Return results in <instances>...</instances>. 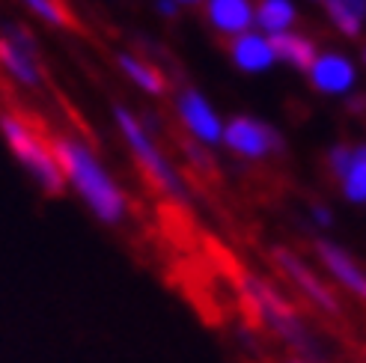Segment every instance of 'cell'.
Segmentation results:
<instances>
[{"label":"cell","mask_w":366,"mask_h":363,"mask_svg":"<svg viewBox=\"0 0 366 363\" xmlns=\"http://www.w3.org/2000/svg\"><path fill=\"white\" fill-rule=\"evenodd\" d=\"M54 155L60 161V170L66 179V188H71L81 203L93 212L107 227H119L132 214V199L114 179V173L104 167V161L89 143L78 134H54L51 137Z\"/></svg>","instance_id":"1"},{"label":"cell","mask_w":366,"mask_h":363,"mask_svg":"<svg viewBox=\"0 0 366 363\" xmlns=\"http://www.w3.org/2000/svg\"><path fill=\"white\" fill-rule=\"evenodd\" d=\"M242 298L247 304L250 316L256 319L262 331H268L274 339H280L283 346L292 352V357H304V360H316L322 363L325 352L319 346V337L310 331V324L304 316L292 307V301L280 292L277 286H271L259 274H242Z\"/></svg>","instance_id":"2"},{"label":"cell","mask_w":366,"mask_h":363,"mask_svg":"<svg viewBox=\"0 0 366 363\" xmlns=\"http://www.w3.org/2000/svg\"><path fill=\"white\" fill-rule=\"evenodd\" d=\"M114 122H117L122 140H125L128 152L134 155L137 167L143 170L146 179L152 182V188L161 197H167L170 203L188 206L191 197H188L185 179H182V173H179V167L173 164V161L161 152V146L155 143V137L149 131V125H146L128 104H114Z\"/></svg>","instance_id":"3"},{"label":"cell","mask_w":366,"mask_h":363,"mask_svg":"<svg viewBox=\"0 0 366 363\" xmlns=\"http://www.w3.org/2000/svg\"><path fill=\"white\" fill-rule=\"evenodd\" d=\"M0 137L9 146L12 158L24 167V173L42 188V194L60 197L66 191V179L51 140L30 119L15 111H0Z\"/></svg>","instance_id":"4"},{"label":"cell","mask_w":366,"mask_h":363,"mask_svg":"<svg viewBox=\"0 0 366 363\" xmlns=\"http://www.w3.org/2000/svg\"><path fill=\"white\" fill-rule=\"evenodd\" d=\"M271 259H274V265H277V271L286 277V283L295 289V292L313 307L316 313H322V316H331V319H337L340 313H342V301H340V295H337V289L327 283L319 271L310 265L301 253H295V250H289V247H274L271 250Z\"/></svg>","instance_id":"5"},{"label":"cell","mask_w":366,"mask_h":363,"mask_svg":"<svg viewBox=\"0 0 366 363\" xmlns=\"http://www.w3.org/2000/svg\"><path fill=\"white\" fill-rule=\"evenodd\" d=\"M173 107H176V119L182 125V131L191 137V143H197V146H203V149L221 146L227 119L217 114V107L199 93V89H194V86L179 89Z\"/></svg>","instance_id":"6"},{"label":"cell","mask_w":366,"mask_h":363,"mask_svg":"<svg viewBox=\"0 0 366 363\" xmlns=\"http://www.w3.org/2000/svg\"><path fill=\"white\" fill-rule=\"evenodd\" d=\"M0 69H4V75L9 81H15L24 89H42L45 84L33 36L15 24L0 30Z\"/></svg>","instance_id":"7"},{"label":"cell","mask_w":366,"mask_h":363,"mask_svg":"<svg viewBox=\"0 0 366 363\" xmlns=\"http://www.w3.org/2000/svg\"><path fill=\"white\" fill-rule=\"evenodd\" d=\"M221 146L244 161H265L274 152L283 149V140L274 125L256 119V116H247V114H239V116L227 119Z\"/></svg>","instance_id":"8"},{"label":"cell","mask_w":366,"mask_h":363,"mask_svg":"<svg viewBox=\"0 0 366 363\" xmlns=\"http://www.w3.org/2000/svg\"><path fill=\"white\" fill-rule=\"evenodd\" d=\"M313 250H316V259L327 274V280H331L337 289H342L345 295H352L355 301L366 304V268L352 257V253L331 239H319L313 244Z\"/></svg>","instance_id":"9"},{"label":"cell","mask_w":366,"mask_h":363,"mask_svg":"<svg viewBox=\"0 0 366 363\" xmlns=\"http://www.w3.org/2000/svg\"><path fill=\"white\" fill-rule=\"evenodd\" d=\"M307 81L316 93L327 99H342L357 86V66L342 51H319L313 66L307 69Z\"/></svg>","instance_id":"10"},{"label":"cell","mask_w":366,"mask_h":363,"mask_svg":"<svg viewBox=\"0 0 366 363\" xmlns=\"http://www.w3.org/2000/svg\"><path fill=\"white\" fill-rule=\"evenodd\" d=\"M229 60L232 66L244 71V75H265L277 66V54H274V45H271V36L259 33V30H247L242 36L229 39Z\"/></svg>","instance_id":"11"},{"label":"cell","mask_w":366,"mask_h":363,"mask_svg":"<svg viewBox=\"0 0 366 363\" xmlns=\"http://www.w3.org/2000/svg\"><path fill=\"white\" fill-rule=\"evenodd\" d=\"M206 21L214 33L235 39L256 27V4L253 0H206L203 4Z\"/></svg>","instance_id":"12"},{"label":"cell","mask_w":366,"mask_h":363,"mask_svg":"<svg viewBox=\"0 0 366 363\" xmlns=\"http://www.w3.org/2000/svg\"><path fill=\"white\" fill-rule=\"evenodd\" d=\"M117 66L137 89H143L146 96H164L167 93V78H164V71L158 66H152L149 60L137 57V54H132V51H122V54H117Z\"/></svg>","instance_id":"13"},{"label":"cell","mask_w":366,"mask_h":363,"mask_svg":"<svg viewBox=\"0 0 366 363\" xmlns=\"http://www.w3.org/2000/svg\"><path fill=\"white\" fill-rule=\"evenodd\" d=\"M271 45H274V54H277V63H286L292 69L304 71V75H307V69L313 66L316 54H319L316 42L310 39V36L298 33V30H289V33L274 36Z\"/></svg>","instance_id":"14"},{"label":"cell","mask_w":366,"mask_h":363,"mask_svg":"<svg viewBox=\"0 0 366 363\" xmlns=\"http://www.w3.org/2000/svg\"><path fill=\"white\" fill-rule=\"evenodd\" d=\"M298 6L295 0H256V30L265 36H280L295 30Z\"/></svg>","instance_id":"15"},{"label":"cell","mask_w":366,"mask_h":363,"mask_svg":"<svg viewBox=\"0 0 366 363\" xmlns=\"http://www.w3.org/2000/svg\"><path fill=\"white\" fill-rule=\"evenodd\" d=\"M325 12L331 18V24L349 36V39H357L363 33L366 24V0H325Z\"/></svg>","instance_id":"16"},{"label":"cell","mask_w":366,"mask_h":363,"mask_svg":"<svg viewBox=\"0 0 366 363\" xmlns=\"http://www.w3.org/2000/svg\"><path fill=\"white\" fill-rule=\"evenodd\" d=\"M340 191L352 206H366V143L352 146L349 167L340 176Z\"/></svg>","instance_id":"17"},{"label":"cell","mask_w":366,"mask_h":363,"mask_svg":"<svg viewBox=\"0 0 366 363\" xmlns=\"http://www.w3.org/2000/svg\"><path fill=\"white\" fill-rule=\"evenodd\" d=\"M18 4L27 6V12L33 18H39V21H45L51 27H69L71 24V15L60 0H18Z\"/></svg>","instance_id":"18"},{"label":"cell","mask_w":366,"mask_h":363,"mask_svg":"<svg viewBox=\"0 0 366 363\" xmlns=\"http://www.w3.org/2000/svg\"><path fill=\"white\" fill-rule=\"evenodd\" d=\"M349 158H352V146H345V143H337V146H331V152H327V167H331V173L337 179L349 167Z\"/></svg>","instance_id":"19"},{"label":"cell","mask_w":366,"mask_h":363,"mask_svg":"<svg viewBox=\"0 0 366 363\" xmlns=\"http://www.w3.org/2000/svg\"><path fill=\"white\" fill-rule=\"evenodd\" d=\"M310 217H313V224H316L319 229L334 227V212L327 209V206H322V203H316L313 209H310Z\"/></svg>","instance_id":"20"},{"label":"cell","mask_w":366,"mask_h":363,"mask_svg":"<svg viewBox=\"0 0 366 363\" xmlns=\"http://www.w3.org/2000/svg\"><path fill=\"white\" fill-rule=\"evenodd\" d=\"M155 12L161 18H176L179 15V6L173 4V0H155Z\"/></svg>","instance_id":"21"},{"label":"cell","mask_w":366,"mask_h":363,"mask_svg":"<svg viewBox=\"0 0 366 363\" xmlns=\"http://www.w3.org/2000/svg\"><path fill=\"white\" fill-rule=\"evenodd\" d=\"M173 4H176L179 9H185V6H203L206 0H173Z\"/></svg>","instance_id":"22"},{"label":"cell","mask_w":366,"mask_h":363,"mask_svg":"<svg viewBox=\"0 0 366 363\" xmlns=\"http://www.w3.org/2000/svg\"><path fill=\"white\" fill-rule=\"evenodd\" d=\"M283 363H316V360H304V357H286Z\"/></svg>","instance_id":"23"},{"label":"cell","mask_w":366,"mask_h":363,"mask_svg":"<svg viewBox=\"0 0 366 363\" xmlns=\"http://www.w3.org/2000/svg\"><path fill=\"white\" fill-rule=\"evenodd\" d=\"M363 66H366V48H363Z\"/></svg>","instance_id":"24"},{"label":"cell","mask_w":366,"mask_h":363,"mask_svg":"<svg viewBox=\"0 0 366 363\" xmlns=\"http://www.w3.org/2000/svg\"><path fill=\"white\" fill-rule=\"evenodd\" d=\"M313 4H325V0H313Z\"/></svg>","instance_id":"25"}]
</instances>
